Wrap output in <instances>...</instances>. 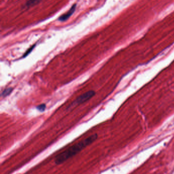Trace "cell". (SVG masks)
Wrapping results in <instances>:
<instances>
[{
	"label": "cell",
	"mask_w": 174,
	"mask_h": 174,
	"mask_svg": "<svg viewBox=\"0 0 174 174\" xmlns=\"http://www.w3.org/2000/svg\"><path fill=\"white\" fill-rule=\"evenodd\" d=\"M98 138V135L97 134L94 133L87 138L84 139L83 140H81V142L74 145L57 156L55 158V163L57 165L63 164L69 159L76 155L77 154L83 150L86 147L95 142Z\"/></svg>",
	"instance_id": "cell-1"
},
{
	"label": "cell",
	"mask_w": 174,
	"mask_h": 174,
	"mask_svg": "<svg viewBox=\"0 0 174 174\" xmlns=\"http://www.w3.org/2000/svg\"><path fill=\"white\" fill-rule=\"evenodd\" d=\"M40 2V1H29L26 2L25 6L27 7H32L33 6L36 5Z\"/></svg>",
	"instance_id": "cell-5"
},
{
	"label": "cell",
	"mask_w": 174,
	"mask_h": 174,
	"mask_svg": "<svg viewBox=\"0 0 174 174\" xmlns=\"http://www.w3.org/2000/svg\"><path fill=\"white\" fill-rule=\"evenodd\" d=\"M36 108H37L39 111H40V112H44V111L45 110L46 108V104H40V105H38V106L36 107Z\"/></svg>",
	"instance_id": "cell-7"
},
{
	"label": "cell",
	"mask_w": 174,
	"mask_h": 174,
	"mask_svg": "<svg viewBox=\"0 0 174 174\" xmlns=\"http://www.w3.org/2000/svg\"><path fill=\"white\" fill-rule=\"evenodd\" d=\"M94 94H95V92L94 91H88L77 98V99L74 102V104H82L89 100L93 96H94Z\"/></svg>",
	"instance_id": "cell-2"
},
{
	"label": "cell",
	"mask_w": 174,
	"mask_h": 174,
	"mask_svg": "<svg viewBox=\"0 0 174 174\" xmlns=\"http://www.w3.org/2000/svg\"><path fill=\"white\" fill-rule=\"evenodd\" d=\"M35 44H34V45H33L32 46H31L30 48L28 49L27 50V51L25 52V53H24V55L22 56V58H25V57H26V56H27L28 55L30 54V53H31V52L35 48Z\"/></svg>",
	"instance_id": "cell-6"
},
{
	"label": "cell",
	"mask_w": 174,
	"mask_h": 174,
	"mask_svg": "<svg viewBox=\"0 0 174 174\" xmlns=\"http://www.w3.org/2000/svg\"><path fill=\"white\" fill-rule=\"evenodd\" d=\"M12 91H13V88H12V87L7 88L4 89L2 92V94H1V96L3 97H6L9 95L11 93Z\"/></svg>",
	"instance_id": "cell-4"
},
{
	"label": "cell",
	"mask_w": 174,
	"mask_h": 174,
	"mask_svg": "<svg viewBox=\"0 0 174 174\" xmlns=\"http://www.w3.org/2000/svg\"><path fill=\"white\" fill-rule=\"evenodd\" d=\"M76 6H77L76 4H75L73 5L72 7L67 12V13L62 15V16H60V17L58 18V21H61V22H64V21H67V20L70 17V16L73 15V14L75 11Z\"/></svg>",
	"instance_id": "cell-3"
}]
</instances>
